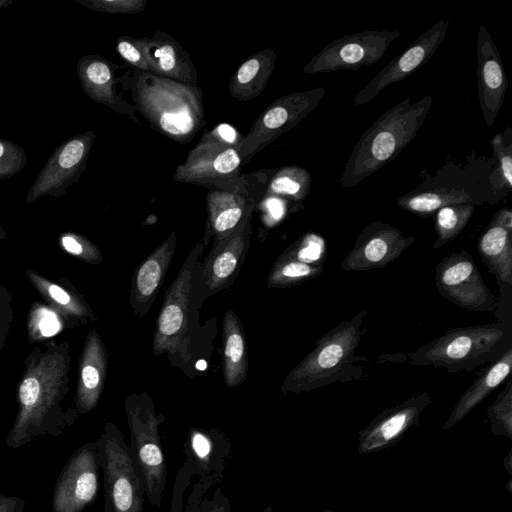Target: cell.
Here are the masks:
<instances>
[{
  "label": "cell",
  "mask_w": 512,
  "mask_h": 512,
  "mask_svg": "<svg viewBox=\"0 0 512 512\" xmlns=\"http://www.w3.org/2000/svg\"><path fill=\"white\" fill-rule=\"evenodd\" d=\"M431 106L430 95L414 103L408 96L375 120L355 144L342 172V186H356L393 160L416 137Z\"/></svg>",
  "instance_id": "1"
},
{
  "label": "cell",
  "mask_w": 512,
  "mask_h": 512,
  "mask_svg": "<svg viewBox=\"0 0 512 512\" xmlns=\"http://www.w3.org/2000/svg\"><path fill=\"white\" fill-rule=\"evenodd\" d=\"M367 313V310L360 311L321 336L310 353L284 378L281 391L307 392L360 378L363 370L357 362L361 358L355 352L365 332L362 324Z\"/></svg>",
  "instance_id": "2"
},
{
  "label": "cell",
  "mask_w": 512,
  "mask_h": 512,
  "mask_svg": "<svg viewBox=\"0 0 512 512\" xmlns=\"http://www.w3.org/2000/svg\"><path fill=\"white\" fill-rule=\"evenodd\" d=\"M133 91L143 116L175 141H190L205 124L202 93L196 86L139 71Z\"/></svg>",
  "instance_id": "3"
},
{
  "label": "cell",
  "mask_w": 512,
  "mask_h": 512,
  "mask_svg": "<svg viewBox=\"0 0 512 512\" xmlns=\"http://www.w3.org/2000/svg\"><path fill=\"white\" fill-rule=\"evenodd\" d=\"M511 339L510 324L503 320L459 327L419 347L408 359L411 365L444 367L449 373L469 372L497 360L511 347Z\"/></svg>",
  "instance_id": "4"
},
{
  "label": "cell",
  "mask_w": 512,
  "mask_h": 512,
  "mask_svg": "<svg viewBox=\"0 0 512 512\" xmlns=\"http://www.w3.org/2000/svg\"><path fill=\"white\" fill-rule=\"evenodd\" d=\"M124 407L130 431L129 447L143 479L145 496L152 507L159 508L167 482L165 455L159 435V426L165 416L156 412L147 393L127 396Z\"/></svg>",
  "instance_id": "5"
},
{
  "label": "cell",
  "mask_w": 512,
  "mask_h": 512,
  "mask_svg": "<svg viewBox=\"0 0 512 512\" xmlns=\"http://www.w3.org/2000/svg\"><path fill=\"white\" fill-rule=\"evenodd\" d=\"M203 245H196L185 259L176 279L167 289L153 337L155 356L167 354L174 365L188 366L192 360L190 301Z\"/></svg>",
  "instance_id": "6"
},
{
  "label": "cell",
  "mask_w": 512,
  "mask_h": 512,
  "mask_svg": "<svg viewBox=\"0 0 512 512\" xmlns=\"http://www.w3.org/2000/svg\"><path fill=\"white\" fill-rule=\"evenodd\" d=\"M96 443L104 480V512H143V479L122 431L109 422Z\"/></svg>",
  "instance_id": "7"
},
{
  "label": "cell",
  "mask_w": 512,
  "mask_h": 512,
  "mask_svg": "<svg viewBox=\"0 0 512 512\" xmlns=\"http://www.w3.org/2000/svg\"><path fill=\"white\" fill-rule=\"evenodd\" d=\"M324 95L325 89L319 87L282 96L269 104L242 138L239 148L242 162L247 163L257 152L294 128L320 104Z\"/></svg>",
  "instance_id": "8"
},
{
  "label": "cell",
  "mask_w": 512,
  "mask_h": 512,
  "mask_svg": "<svg viewBox=\"0 0 512 512\" xmlns=\"http://www.w3.org/2000/svg\"><path fill=\"white\" fill-rule=\"evenodd\" d=\"M435 285L446 300L467 311L494 312L499 299L485 284L472 256L453 252L436 266Z\"/></svg>",
  "instance_id": "9"
},
{
  "label": "cell",
  "mask_w": 512,
  "mask_h": 512,
  "mask_svg": "<svg viewBox=\"0 0 512 512\" xmlns=\"http://www.w3.org/2000/svg\"><path fill=\"white\" fill-rule=\"evenodd\" d=\"M399 31H362L345 35L327 44L303 69L305 74L355 70L377 63Z\"/></svg>",
  "instance_id": "10"
},
{
  "label": "cell",
  "mask_w": 512,
  "mask_h": 512,
  "mask_svg": "<svg viewBox=\"0 0 512 512\" xmlns=\"http://www.w3.org/2000/svg\"><path fill=\"white\" fill-rule=\"evenodd\" d=\"M100 470L96 441L79 447L57 478L52 512H82L91 505L98 494Z\"/></svg>",
  "instance_id": "11"
},
{
  "label": "cell",
  "mask_w": 512,
  "mask_h": 512,
  "mask_svg": "<svg viewBox=\"0 0 512 512\" xmlns=\"http://www.w3.org/2000/svg\"><path fill=\"white\" fill-rule=\"evenodd\" d=\"M95 133L86 131L62 142L48 158L26 196L31 203L41 196L59 197L77 184L86 169Z\"/></svg>",
  "instance_id": "12"
},
{
  "label": "cell",
  "mask_w": 512,
  "mask_h": 512,
  "mask_svg": "<svg viewBox=\"0 0 512 512\" xmlns=\"http://www.w3.org/2000/svg\"><path fill=\"white\" fill-rule=\"evenodd\" d=\"M239 145L223 140L215 129L203 135L173 176L175 181L202 185L224 184L238 176L242 163Z\"/></svg>",
  "instance_id": "13"
},
{
  "label": "cell",
  "mask_w": 512,
  "mask_h": 512,
  "mask_svg": "<svg viewBox=\"0 0 512 512\" xmlns=\"http://www.w3.org/2000/svg\"><path fill=\"white\" fill-rule=\"evenodd\" d=\"M449 19L436 22L423 32L405 51L384 66L354 97V105H363L378 96L386 87L402 81L425 65L443 42Z\"/></svg>",
  "instance_id": "14"
},
{
  "label": "cell",
  "mask_w": 512,
  "mask_h": 512,
  "mask_svg": "<svg viewBox=\"0 0 512 512\" xmlns=\"http://www.w3.org/2000/svg\"><path fill=\"white\" fill-rule=\"evenodd\" d=\"M415 240V236H404L388 223L372 221L357 235L353 248L340 266L345 271L384 267L397 259Z\"/></svg>",
  "instance_id": "15"
},
{
  "label": "cell",
  "mask_w": 512,
  "mask_h": 512,
  "mask_svg": "<svg viewBox=\"0 0 512 512\" xmlns=\"http://www.w3.org/2000/svg\"><path fill=\"white\" fill-rule=\"evenodd\" d=\"M431 402L432 397L421 392L382 410L359 431V454L377 452L394 445L409 428L418 425L422 412Z\"/></svg>",
  "instance_id": "16"
},
{
  "label": "cell",
  "mask_w": 512,
  "mask_h": 512,
  "mask_svg": "<svg viewBox=\"0 0 512 512\" xmlns=\"http://www.w3.org/2000/svg\"><path fill=\"white\" fill-rule=\"evenodd\" d=\"M252 214L225 239L213 246L197 276L201 280L204 299L227 288L237 276L250 246Z\"/></svg>",
  "instance_id": "17"
},
{
  "label": "cell",
  "mask_w": 512,
  "mask_h": 512,
  "mask_svg": "<svg viewBox=\"0 0 512 512\" xmlns=\"http://www.w3.org/2000/svg\"><path fill=\"white\" fill-rule=\"evenodd\" d=\"M476 53L479 104L486 125L491 127L502 107L508 81L498 49L484 25L478 31Z\"/></svg>",
  "instance_id": "18"
},
{
  "label": "cell",
  "mask_w": 512,
  "mask_h": 512,
  "mask_svg": "<svg viewBox=\"0 0 512 512\" xmlns=\"http://www.w3.org/2000/svg\"><path fill=\"white\" fill-rule=\"evenodd\" d=\"M477 250L500 287L512 286V212L499 209L477 242Z\"/></svg>",
  "instance_id": "19"
},
{
  "label": "cell",
  "mask_w": 512,
  "mask_h": 512,
  "mask_svg": "<svg viewBox=\"0 0 512 512\" xmlns=\"http://www.w3.org/2000/svg\"><path fill=\"white\" fill-rule=\"evenodd\" d=\"M176 235L172 232L137 267L130 290V305L135 315L143 317L151 308L176 250Z\"/></svg>",
  "instance_id": "20"
},
{
  "label": "cell",
  "mask_w": 512,
  "mask_h": 512,
  "mask_svg": "<svg viewBox=\"0 0 512 512\" xmlns=\"http://www.w3.org/2000/svg\"><path fill=\"white\" fill-rule=\"evenodd\" d=\"M150 73L196 86V71L187 53L172 38L161 32L152 38L138 39Z\"/></svg>",
  "instance_id": "21"
},
{
  "label": "cell",
  "mask_w": 512,
  "mask_h": 512,
  "mask_svg": "<svg viewBox=\"0 0 512 512\" xmlns=\"http://www.w3.org/2000/svg\"><path fill=\"white\" fill-rule=\"evenodd\" d=\"M253 206L252 200L247 199L240 189L210 190L207 207L214 245L230 235L251 215Z\"/></svg>",
  "instance_id": "22"
},
{
  "label": "cell",
  "mask_w": 512,
  "mask_h": 512,
  "mask_svg": "<svg viewBox=\"0 0 512 512\" xmlns=\"http://www.w3.org/2000/svg\"><path fill=\"white\" fill-rule=\"evenodd\" d=\"M115 65L99 55H86L76 65L77 76L83 92L92 100L110 107L116 112H125L124 104L115 91Z\"/></svg>",
  "instance_id": "23"
},
{
  "label": "cell",
  "mask_w": 512,
  "mask_h": 512,
  "mask_svg": "<svg viewBox=\"0 0 512 512\" xmlns=\"http://www.w3.org/2000/svg\"><path fill=\"white\" fill-rule=\"evenodd\" d=\"M512 365V346L497 360L478 372L477 378L461 395L442 429L447 430L462 420L480 402L495 390L510 374Z\"/></svg>",
  "instance_id": "24"
},
{
  "label": "cell",
  "mask_w": 512,
  "mask_h": 512,
  "mask_svg": "<svg viewBox=\"0 0 512 512\" xmlns=\"http://www.w3.org/2000/svg\"><path fill=\"white\" fill-rule=\"evenodd\" d=\"M227 440L221 431H206L191 428L185 447L187 466L196 465L193 474L198 476H221L222 468L230 453V448L220 449V443Z\"/></svg>",
  "instance_id": "25"
},
{
  "label": "cell",
  "mask_w": 512,
  "mask_h": 512,
  "mask_svg": "<svg viewBox=\"0 0 512 512\" xmlns=\"http://www.w3.org/2000/svg\"><path fill=\"white\" fill-rule=\"evenodd\" d=\"M220 480L221 476H199L185 500L183 486L177 476L170 512H230V501Z\"/></svg>",
  "instance_id": "26"
},
{
  "label": "cell",
  "mask_w": 512,
  "mask_h": 512,
  "mask_svg": "<svg viewBox=\"0 0 512 512\" xmlns=\"http://www.w3.org/2000/svg\"><path fill=\"white\" fill-rule=\"evenodd\" d=\"M222 368L225 385L233 388L245 382L248 355L245 332L238 315L228 309L223 317Z\"/></svg>",
  "instance_id": "27"
},
{
  "label": "cell",
  "mask_w": 512,
  "mask_h": 512,
  "mask_svg": "<svg viewBox=\"0 0 512 512\" xmlns=\"http://www.w3.org/2000/svg\"><path fill=\"white\" fill-rule=\"evenodd\" d=\"M275 61L276 55L269 48L250 56L235 71L229 84L230 95L240 101L257 97L265 89Z\"/></svg>",
  "instance_id": "28"
},
{
  "label": "cell",
  "mask_w": 512,
  "mask_h": 512,
  "mask_svg": "<svg viewBox=\"0 0 512 512\" xmlns=\"http://www.w3.org/2000/svg\"><path fill=\"white\" fill-rule=\"evenodd\" d=\"M472 202L470 195L454 188H441L425 192H410L398 198V206L412 214L427 217L442 207Z\"/></svg>",
  "instance_id": "29"
},
{
  "label": "cell",
  "mask_w": 512,
  "mask_h": 512,
  "mask_svg": "<svg viewBox=\"0 0 512 512\" xmlns=\"http://www.w3.org/2000/svg\"><path fill=\"white\" fill-rule=\"evenodd\" d=\"M322 272L323 264L300 261L285 251L275 262L267 284L275 288L291 287L315 278Z\"/></svg>",
  "instance_id": "30"
},
{
  "label": "cell",
  "mask_w": 512,
  "mask_h": 512,
  "mask_svg": "<svg viewBox=\"0 0 512 512\" xmlns=\"http://www.w3.org/2000/svg\"><path fill=\"white\" fill-rule=\"evenodd\" d=\"M310 173L300 166L279 169L271 178L266 195L284 196L293 201H302L310 191Z\"/></svg>",
  "instance_id": "31"
},
{
  "label": "cell",
  "mask_w": 512,
  "mask_h": 512,
  "mask_svg": "<svg viewBox=\"0 0 512 512\" xmlns=\"http://www.w3.org/2000/svg\"><path fill=\"white\" fill-rule=\"evenodd\" d=\"M473 212L472 202L452 204L439 209L435 218L437 238L433 248L438 249L455 239L465 228Z\"/></svg>",
  "instance_id": "32"
},
{
  "label": "cell",
  "mask_w": 512,
  "mask_h": 512,
  "mask_svg": "<svg viewBox=\"0 0 512 512\" xmlns=\"http://www.w3.org/2000/svg\"><path fill=\"white\" fill-rule=\"evenodd\" d=\"M491 431L495 436L512 438V382L509 378L505 388L487 409Z\"/></svg>",
  "instance_id": "33"
},
{
  "label": "cell",
  "mask_w": 512,
  "mask_h": 512,
  "mask_svg": "<svg viewBox=\"0 0 512 512\" xmlns=\"http://www.w3.org/2000/svg\"><path fill=\"white\" fill-rule=\"evenodd\" d=\"M104 355L100 351V344L96 341L93 361H89L82 368L81 377L83 386L87 392L83 402V411H87L96 405L102 382V372H105Z\"/></svg>",
  "instance_id": "34"
},
{
  "label": "cell",
  "mask_w": 512,
  "mask_h": 512,
  "mask_svg": "<svg viewBox=\"0 0 512 512\" xmlns=\"http://www.w3.org/2000/svg\"><path fill=\"white\" fill-rule=\"evenodd\" d=\"M26 165L24 148L9 139L0 138V180L16 176Z\"/></svg>",
  "instance_id": "35"
},
{
  "label": "cell",
  "mask_w": 512,
  "mask_h": 512,
  "mask_svg": "<svg viewBox=\"0 0 512 512\" xmlns=\"http://www.w3.org/2000/svg\"><path fill=\"white\" fill-rule=\"evenodd\" d=\"M325 241L317 234L305 235L299 243L291 246L286 252L294 258L313 264H323L321 256L324 253Z\"/></svg>",
  "instance_id": "36"
},
{
  "label": "cell",
  "mask_w": 512,
  "mask_h": 512,
  "mask_svg": "<svg viewBox=\"0 0 512 512\" xmlns=\"http://www.w3.org/2000/svg\"><path fill=\"white\" fill-rule=\"evenodd\" d=\"M75 2L90 10L114 14H135L146 7L144 0H75Z\"/></svg>",
  "instance_id": "37"
},
{
  "label": "cell",
  "mask_w": 512,
  "mask_h": 512,
  "mask_svg": "<svg viewBox=\"0 0 512 512\" xmlns=\"http://www.w3.org/2000/svg\"><path fill=\"white\" fill-rule=\"evenodd\" d=\"M491 145L499 163L500 184L509 191L512 186V143L505 145L504 134L498 133L492 138Z\"/></svg>",
  "instance_id": "38"
},
{
  "label": "cell",
  "mask_w": 512,
  "mask_h": 512,
  "mask_svg": "<svg viewBox=\"0 0 512 512\" xmlns=\"http://www.w3.org/2000/svg\"><path fill=\"white\" fill-rule=\"evenodd\" d=\"M116 51L128 64L142 72L150 73L149 65L139 46L138 39L119 37L116 44Z\"/></svg>",
  "instance_id": "39"
},
{
  "label": "cell",
  "mask_w": 512,
  "mask_h": 512,
  "mask_svg": "<svg viewBox=\"0 0 512 512\" xmlns=\"http://www.w3.org/2000/svg\"><path fill=\"white\" fill-rule=\"evenodd\" d=\"M40 396V384L35 378L25 379L19 389V398L23 410L32 407Z\"/></svg>",
  "instance_id": "40"
},
{
  "label": "cell",
  "mask_w": 512,
  "mask_h": 512,
  "mask_svg": "<svg viewBox=\"0 0 512 512\" xmlns=\"http://www.w3.org/2000/svg\"><path fill=\"white\" fill-rule=\"evenodd\" d=\"M26 501L17 496L0 495V512H25Z\"/></svg>",
  "instance_id": "41"
},
{
  "label": "cell",
  "mask_w": 512,
  "mask_h": 512,
  "mask_svg": "<svg viewBox=\"0 0 512 512\" xmlns=\"http://www.w3.org/2000/svg\"><path fill=\"white\" fill-rule=\"evenodd\" d=\"M39 328L44 336H51L58 331L59 322L52 312L42 310Z\"/></svg>",
  "instance_id": "42"
},
{
  "label": "cell",
  "mask_w": 512,
  "mask_h": 512,
  "mask_svg": "<svg viewBox=\"0 0 512 512\" xmlns=\"http://www.w3.org/2000/svg\"><path fill=\"white\" fill-rule=\"evenodd\" d=\"M62 244L64 248L75 255H79L83 252L82 245L73 236H64L62 238Z\"/></svg>",
  "instance_id": "43"
},
{
  "label": "cell",
  "mask_w": 512,
  "mask_h": 512,
  "mask_svg": "<svg viewBox=\"0 0 512 512\" xmlns=\"http://www.w3.org/2000/svg\"><path fill=\"white\" fill-rule=\"evenodd\" d=\"M51 297L60 304H67L70 302V296L59 286L51 285L49 287Z\"/></svg>",
  "instance_id": "44"
},
{
  "label": "cell",
  "mask_w": 512,
  "mask_h": 512,
  "mask_svg": "<svg viewBox=\"0 0 512 512\" xmlns=\"http://www.w3.org/2000/svg\"><path fill=\"white\" fill-rule=\"evenodd\" d=\"M13 3L12 0H0V8L8 7Z\"/></svg>",
  "instance_id": "45"
},
{
  "label": "cell",
  "mask_w": 512,
  "mask_h": 512,
  "mask_svg": "<svg viewBox=\"0 0 512 512\" xmlns=\"http://www.w3.org/2000/svg\"><path fill=\"white\" fill-rule=\"evenodd\" d=\"M325 512H331V511H325Z\"/></svg>",
  "instance_id": "46"
}]
</instances>
